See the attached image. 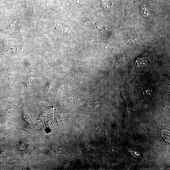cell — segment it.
I'll use <instances>...</instances> for the list:
<instances>
[{"label": "cell", "instance_id": "5", "mask_svg": "<svg viewBox=\"0 0 170 170\" xmlns=\"http://www.w3.org/2000/svg\"><path fill=\"white\" fill-rule=\"evenodd\" d=\"M33 79V78L32 77H31L29 78L26 81V85L28 88H30L31 86Z\"/></svg>", "mask_w": 170, "mask_h": 170}, {"label": "cell", "instance_id": "4", "mask_svg": "<svg viewBox=\"0 0 170 170\" xmlns=\"http://www.w3.org/2000/svg\"><path fill=\"white\" fill-rule=\"evenodd\" d=\"M29 141L24 140L20 141L19 144V148L21 150H24L26 149L27 145V143Z\"/></svg>", "mask_w": 170, "mask_h": 170}, {"label": "cell", "instance_id": "2", "mask_svg": "<svg viewBox=\"0 0 170 170\" xmlns=\"http://www.w3.org/2000/svg\"><path fill=\"white\" fill-rule=\"evenodd\" d=\"M141 11L143 13L148 16H150V13L149 8L145 5L144 4L141 6Z\"/></svg>", "mask_w": 170, "mask_h": 170}, {"label": "cell", "instance_id": "1", "mask_svg": "<svg viewBox=\"0 0 170 170\" xmlns=\"http://www.w3.org/2000/svg\"><path fill=\"white\" fill-rule=\"evenodd\" d=\"M103 8L105 10H107L111 6V3L109 0H100Z\"/></svg>", "mask_w": 170, "mask_h": 170}, {"label": "cell", "instance_id": "7", "mask_svg": "<svg viewBox=\"0 0 170 170\" xmlns=\"http://www.w3.org/2000/svg\"><path fill=\"white\" fill-rule=\"evenodd\" d=\"M45 39L46 42L49 44H50L51 46L52 45V44L50 42V39L47 36H45L44 37Z\"/></svg>", "mask_w": 170, "mask_h": 170}, {"label": "cell", "instance_id": "6", "mask_svg": "<svg viewBox=\"0 0 170 170\" xmlns=\"http://www.w3.org/2000/svg\"><path fill=\"white\" fill-rule=\"evenodd\" d=\"M14 22L10 26V28L9 29H8V30L9 31H13L14 30Z\"/></svg>", "mask_w": 170, "mask_h": 170}, {"label": "cell", "instance_id": "3", "mask_svg": "<svg viewBox=\"0 0 170 170\" xmlns=\"http://www.w3.org/2000/svg\"><path fill=\"white\" fill-rule=\"evenodd\" d=\"M169 132L165 130H163L162 132V135L164 139L167 141H169L170 140Z\"/></svg>", "mask_w": 170, "mask_h": 170}]
</instances>
